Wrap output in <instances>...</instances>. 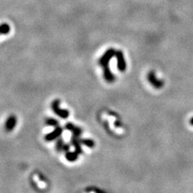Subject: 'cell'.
I'll use <instances>...</instances> for the list:
<instances>
[{"instance_id": "1", "label": "cell", "mask_w": 193, "mask_h": 193, "mask_svg": "<svg viewBox=\"0 0 193 193\" xmlns=\"http://www.w3.org/2000/svg\"><path fill=\"white\" fill-rule=\"evenodd\" d=\"M51 109L53 110V112L58 115L59 117H61V118H68L69 116V112L66 110V109H62L60 108V101L59 100H55L52 101L51 105Z\"/></svg>"}, {"instance_id": "2", "label": "cell", "mask_w": 193, "mask_h": 193, "mask_svg": "<svg viewBox=\"0 0 193 193\" xmlns=\"http://www.w3.org/2000/svg\"><path fill=\"white\" fill-rule=\"evenodd\" d=\"M116 51L113 48H109L107 51L105 52V54L103 55L101 57L99 61V64L102 66V67H106L109 64V61L113 58V56H115Z\"/></svg>"}, {"instance_id": "3", "label": "cell", "mask_w": 193, "mask_h": 193, "mask_svg": "<svg viewBox=\"0 0 193 193\" xmlns=\"http://www.w3.org/2000/svg\"><path fill=\"white\" fill-rule=\"evenodd\" d=\"M62 132H63V129L61 126H56L55 130L53 131H51V133H49L48 135H45L44 139L47 142H51L53 141L55 139H56V138H60L61 137V134H62Z\"/></svg>"}, {"instance_id": "4", "label": "cell", "mask_w": 193, "mask_h": 193, "mask_svg": "<svg viewBox=\"0 0 193 193\" xmlns=\"http://www.w3.org/2000/svg\"><path fill=\"white\" fill-rule=\"evenodd\" d=\"M115 56L117 58V61H118V68L120 71H124L126 68V64H125V58H124V54L122 51H116Z\"/></svg>"}, {"instance_id": "5", "label": "cell", "mask_w": 193, "mask_h": 193, "mask_svg": "<svg viewBox=\"0 0 193 193\" xmlns=\"http://www.w3.org/2000/svg\"><path fill=\"white\" fill-rule=\"evenodd\" d=\"M16 123H17V119H16L15 116H10L5 123V129H6V131H11L15 127Z\"/></svg>"}, {"instance_id": "6", "label": "cell", "mask_w": 193, "mask_h": 193, "mask_svg": "<svg viewBox=\"0 0 193 193\" xmlns=\"http://www.w3.org/2000/svg\"><path fill=\"white\" fill-rule=\"evenodd\" d=\"M65 129L72 132V133H73V135H76V136H79V137H80V134H81V129L77 127L76 125H74L73 124L71 123V122L66 123Z\"/></svg>"}, {"instance_id": "7", "label": "cell", "mask_w": 193, "mask_h": 193, "mask_svg": "<svg viewBox=\"0 0 193 193\" xmlns=\"http://www.w3.org/2000/svg\"><path fill=\"white\" fill-rule=\"evenodd\" d=\"M71 142L74 146L75 151H77L78 154H81L82 153V150L80 147V143L81 142H80V139L79 138V136L73 135V137L71 138Z\"/></svg>"}, {"instance_id": "8", "label": "cell", "mask_w": 193, "mask_h": 193, "mask_svg": "<svg viewBox=\"0 0 193 193\" xmlns=\"http://www.w3.org/2000/svg\"><path fill=\"white\" fill-rule=\"evenodd\" d=\"M104 77L107 81L109 82H111L113 80H114V77H113V75L111 73V71L109 68L108 66L106 67H104Z\"/></svg>"}, {"instance_id": "9", "label": "cell", "mask_w": 193, "mask_h": 193, "mask_svg": "<svg viewBox=\"0 0 193 193\" xmlns=\"http://www.w3.org/2000/svg\"><path fill=\"white\" fill-rule=\"evenodd\" d=\"M78 153L75 151L74 152H70V151H67L65 154V158L69 162H74L78 158Z\"/></svg>"}, {"instance_id": "10", "label": "cell", "mask_w": 193, "mask_h": 193, "mask_svg": "<svg viewBox=\"0 0 193 193\" xmlns=\"http://www.w3.org/2000/svg\"><path fill=\"white\" fill-rule=\"evenodd\" d=\"M11 31L9 24L7 23H2L0 24V35H7Z\"/></svg>"}, {"instance_id": "11", "label": "cell", "mask_w": 193, "mask_h": 193, "mask_svg": "<svg viewBox=\"0 0 193 193\" xmlns=\"http://www.w3.org/2000/svg\"><path fill=\"white\" fill-rule=\"evenodd\" d=\"M64 140L62 138H59L57 141L56 142V151H62L64 149Z\"/></svg>"}, {"instance_id": "12", "label": "cell", "mask_w": 193, "mask_h": 193, "mask_svg": "<svg viewBox=\"0 0 193 193\" xmlns=\"http://www.w3.org/2000/svg\"><path fill=\"white\" fill-rule=\"evenodd\" d=\"M45 123H46V125H51V126H58L59 125V122H57L56 119L51 118H46Z\"/></svg>"}, {"instance_id": "13", "label": "cell", "mask_w": 193, "mask_h": 193, "mask_svg": "<svg viewBox=\"0 0 193 193\" xmlns=\"http://www.w3.org/2000/svg\"><path fill=\"white\" fill-rule=\"evenodd\" d=\"M80 142L82 144L89 147H93L94 146V142L92 140H89V139H80Z\"/></svg>"}, {"instance_id": "14", "label": "cell", "mask_w": 193, "mask_h": 193, "mask_svg": "<svg viewBox=\"0 0 193 193\" xmlns=\"http://www.w3.org/2000/svg\"><path fill=\"white\" fill-rule=\"evenodd\" d=\"M68 150H69V145L66 144V143H65L64 146V149H63V151H66V152H67V151H68Z\"/></svg>"}]
</instances>
